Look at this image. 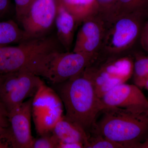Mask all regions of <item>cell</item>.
Masks as SVG:
<instances>
[{
	"label": "cell",
	"instance_id": "cell-3",
	"mask_svg": "<svg viewBox=\"0 0 148 148\" xmlns=\"http://www.w3.org/2000/svg\"><path fill=\"white\" fill-rule=\"evenodd\" d=\"M97 56L54 49L39 56L25 71L61 83L81 73Z\"/></svg>",
	"mask_w": 148,
	"mask_h": 148
},
{
	"label": "cell",
	"instance_id": "cell-14",
	"mask_svg": "<svg viewBox=\"0 0 148 148\" xmlns=\"http://www.w3.org/2000/svg\"><path fill=\"white\" fill-rule=\"evenodd\" d=\"M51 132L58 143H80L84 145V148L88 139L87 132L78 125L67 119L64 115Z\"/></svg>",
	"mask_w": 148,
	"mask_h": 148
},
{
	"label": "cell",
	"instance_id": "cell-20",
	"mask_svg": "<svg viewBox=\"0 0 148 148\" xmlns=\"http://www.w3.org/2000/svg\"><path fill=\"white\" fill-rule=\"evenodd\" d=\"M98 15L104 21L108 20L113 14L118 0H96Z\"/></svg>",
	"mask_w": 148,
	"mask_h": 148
},
{
	"label": "cell",
	"instance_id": "cell-7",
	"mask_svg": "<svg viewBox=\"0 0 148 148\" xmlns=\"http://www.w3.org/2000/svg\"><path fill=\"white\" fill-rule=\"evenodd\" d=\"M64 106L57 92L43 82L32 103V117L39 136L50 133L63 117Z\"/></svg>",
	"mask_w": 148,
	"mask_h": 148
},
{
	"label": "cell",
	"instance_id": "cell-2",
	"mask_svg": "<svg viewBox=\"0 0 148 148\" xmlns=\"http://www.w3.org/2000/svg\"><path fill=\"white\" fill-rule=\"evenodd\" d=\"M98 115L100 117L96 119L90 132L100 134L125 148H135L148 137V111L137 113L107 107Z\"/></svg>",
	"mask_w": 148,
	"mask_h": 148
},
{
	"label": "cell",
	"instance_id": "cell-29",
	"mask_svg": "<svg viewBox=\"0 0 148 148\" xmlns=\"http://www.w3.org/2000/svg\"><path fill=\"white\" fill-rule=\"evenodd\" d=\"M144 88H145L148 91V79L147 80V81L145 83V85H144Z\"/></svg>",
	"mask_w": 148,
	"mask_h": 148
},
{
	"label": "cell",
	"instance_id": "cell-21",
	"mask_svg": "<svg viewBox=\"0 0 148 148\" xmlns=\"http://www.w3.org/2000/svg\"><path fill=\"white\" fill-rule=\"evenodd\" d=\"M34 138L32 148H57L58 140L52 132Z\"/></svg>",
	"mask_w": 148,
	"mask_h": 148
},
{
	"label": "cell",
	"instance_id": "cell-19",
	"mask_svg": "<svg viewBox=\"0 0 148 148\" xmlns=\"http://www.w3.org/2000/svg\"><path fill=\"white\" fill-rule=\"evenodd\" d=\"M86 148H125L121 144L114 142L100 134L90 132Z\"/></svg>",
	"mask_w": 148,
	"mask_h": 148
},
{
	"label": "cell",
	"instance_id": "cell-16",
	"mask_svg": "<svg viewBox=\"0 0 148 148\" xmlns=\"http://www.w3.org/2000/svg\"><path fill=\"white\" fill-rule=\"evenodd\" d=\"M29 38L16 21H0V47L18 44Z\"/></svg>",
	"mask_w": 148,
	"mask_h": 148
},
{
	"label": "cell",
	"instance_id": "cell-25",
	"mask_svg": "<svg viewBox=\"0 0 148 148\" xmlns=\"http://www.w3.org/2000/svg\"><path fill=\"white\" fill-rule=\"evenodd\" d=\"M0 148H11L8 135V128L0 132Z\"/></svg>",
	"mask_w": 148,
	"mask_h": 148
},
{
	"label": "cell",
	"instance_id": "cell-8",
	"mask_svg": "<svg viewBox=\"0 0 148 148\" xmlns=\"http://www.w3.org/2000/svg\"><path fill=\"white\" fill-rule=\"evenodd\" d=\"M43 82L30 72L18 71L0 75V101L8 113L33 97Z\"/></svg>",
	"mask_w": 148,
	"mask_h": 148
},
{
	"label": "cell",
	"instance_id": "cell-24",
	"mask_svg": "<svg viewBox=\"0 0 148 148\" xmlns=\"http://www.w3.org/2000/svg\"><path fill=\"white\" fill-rule=\"evenodd\" d=\"M9 126L8 112L0 101V132L7 129Z\"/></svg>",
	"mask_w": 148,
	"mask_h": 148
},
{
	"label": "cell",
	"instance_id": "cell-23",
	"mask_svg": "<svg viewBox=\"0 0 148 148\" xmlns=\"http://www.w3.org/2000/svg\"><path fill=\"white\" fill-rule=\"evenodd\" d=\"M12 14H15V10L12 0H0V21L11 19Z\"/></svg>",
	"mask_w": 148,
	"mask_h": 148
},
{
	"label": "cell",
	"instance_id": "cell-22",
	"mask_svg": "<svg viewBox=\"0 0 148 148\" xmlns=\"http://www.w3.org/2000/svg\"><path fill=\"white\" fill-rule=\"evenodd\" d=\"M14 2L15 18L19 24L29 10L34 0H13Z\"/></svg>",
	"mask_w": 148,
	"mask_h": 148
},
{
	"label": "cell",
	"instance_id": "cell-6",
	"mask_svg": "<svg viewBox=\"0 0 148 148\" xmlns=\"http://www.w3.org/2000/svg\"><path fill=\"white\" fill-rule=\"evenodd\" d=\"M59 45L56 36H47L28 39L16 45L0 47V75L25 71L39 56L59 49Z\"/></svg>",
	"mask_w": 148,
	"mask_h": 148
},
{
	"label": "cell",
	"instance_id": "cell-1",
	"mask_svg": "<svg viewBox=\"0 0 148 148\" xmlns=\"http://www.w3.org/2000/svg\"><path fill=\"white\" fill-rule=\"evenodd\" d=\"M66 110L64 116L89 135L98 114L104 108L91 81L83 73L61 83L52 84Z\"/></svg>",
	"mask_w": 148,
	"mask_h": 148
},
{
	"label": "cell",
	"instance_id": "cell-17",
	"mask_svg": "<svg viewBox=\"0 0 148 148\" xmlns=\"http://www.w3.org/2000/svg\"><path fill=\"white\" fill-rule=\"evenodd\" d=\"M130 13H140L148 15V0H118L113 14L111 18L119 14Z\"/></svg>",
	"mask_w": 148,
	"mask_h": 148
},
{
	"label": "cell",
	"instance_id": "cell-11",
	"mask_svg": "<svg viewBox=\"0 0 148 148\" xmlns=\"http://www.w3.org/2000/svg\"><path fill=\"white\" fill-rule=\"evenodd\" d=\"M104 108L116 107L137 113L148 111V100L135 84H121L113 88L101 98Z\"/></svg>",
	"mask_w": 148,
	"mask_h": 148
},
{
	"label": "cell",
	"instance_id": "cell-18",
	"mask_svg": "<svg viewBox=\"0 0 148 148\" xmlns=\"http://www.w3.org/2000/svg\"><path fill=\"white\" fill-rule=\"evenodd\" d=\"M134 59L132 77L134 83L140 88H143L148 79V56L136 53Z\"/></svg>",
	"mask_w": 148,
	"mask_h": 148
},
{
	"label": "cell",
	"instance_id": "cell-9",
	"mask_svg": "<svg viewBox=\"0 0 148 148\" xmlns=\"http://www.w3.org/2000/svg\"><path fill=\"white\" fill-rule=\"evenodd\" d=\"M57 0H34L19 23L29 38H42L55 26Z\"/></svg>",
	"mask_w": 148,
	"mask_h": 148
},
{
	"label": "cell",
	"instance_id": "cell-28",
	"mask_svg": "<svg viewBox=\"0 0 148 148\" xmlns=\"http://www.w3.org/2000/svg\"><path fill=\"white\" fill-rule=\"evenodd\" d=\"M135 148H148V137L142 143L138 144Z\"/></svg>",
	"mask_w": 148,
	"mask_h": 148
},
{
	"label": "cell",
	"instance_id": "cell-26",
	"mask_svg": "<svg viewBox=\"0 0 148 148\" xmlns=\"http://www.w3.org/2000/svg\"><path fill=\"white\" fill-rule=\"evenodd\" d=\"M141 44L148 53V27L145 25L140 38Z\"/></svg>",
	"mask_w": 148,
	"mask_h": 148
},
{
	"label": "cell",
	"instance_id": "cell-10",
	"mask_svg": "<svg viewBox=\"0 0 148 148\" xmlns=\"http://www.w3.org/2000/svg\"><path fill=\"white\" fill-rule=\"evenodd\" d=\"M33 97L8 113V135L11 148H32L31 120Z\"/></svg>",
	"mask_w": 148,
	"mask_h": 148
},
{
	"label": "cell",
	"instance_id": "cell-4",
	"mask_svg": "<svg viewBox=\"0 0 148 148\" xmlns=\"http://www.w3.org/2000/svg\"><path fill=\"white\" fill-rule=\"evenodd\" d=\"M147 14H119L105 21V29L98 54L113 56L127 53L140 39Z\"/></svg>",
	"mask_w": 148,
	"mask_h": 148
},
{
	"label": "cell",
	"instance_id": "cell-15",
	"mask_svg": "<svg viewBox=\"0 0 148 148\" xmlns=\"http://www.w3.org/2000/svg\"><path fill=\"white\" fill-rule=\"evenodd\" d=\"M67 10L74 16L78 27L86 19L98 15L96 0H62Z\"/></svg>",
	"mask_w": 148,
	"mask_h": 148
},
{
	"label": "cell",
	"instance_id": "cell-5",
	"mask_svg": "<svg viewBox=\"0 0 148 148\" xmlns=\"http://www.w3.org/2000/svg\"><path fill=\"white\" fill-rule=\"evenodd\" d=\"M134 61V57L127 53L113 56L98 54L83 73L92 82L101 98L113 88L132 77Z\"/></svg>",
	"mask_w": 148,
	"mask_h": 148
},
{
	"label": "cell",
	"instance_id": "cell-12",
	"mask_svg": "<svg viewBox=\"0 0 148 148\" xmlns=\"http://www.w3.org/2000/svg\"><path fill=\"white\" fill-rule=\"evenodd\" d=\"M80 25L73 51L97 56L103 42L105 21L97 15L86 19Z\"/></svg>",
	"mask_w": 148,
	"mask_h": 148
},
{
	"label": "cell",
	"instance_id": "cell-13",
	"mask_svg": "<svg viewBox=\"0 0 148 148\" xmlns=\"http://www.w3.org/2000/svg\"><path fill=\"white\" fill-rule=\"evenodd\" d=\"M56 37L61 46L70 51L73 42L75 31L78 27L74 16L67 10L62 0H57L55 21Z\"/></svg>",
	"mask_w": 148,
	"mask_h": 148
},
{
	"label": "cell",
	"instance_id": "cell-30",
	"mask_svg": "<svg viewBox=\"0 0 148 148\" xmlns=\"http://www.w3.org/2000/svg\"><path fill=\"white\" fill-rule=\"evenodd\" d=\"M145 25L146 26H147V27H148V20L146 22Z\"/></svg>",
	"mask_w": 148,
	"mask_h": 148
},
{
	"label": "cell",
	"instance_id": "cell-27",
	"mask_svg": "<svg viewBox=\"0 0 148 148\" xmlns=\"http://www.w3.org/2000/svg\"><path fill=\"white\" fill-rule=\"evenodd\" d=\"M57 148H84V146L80 143H58Z\"/></svg>",
	"mask_w": 148,
	"mask_h": 148
}]
</instances>
